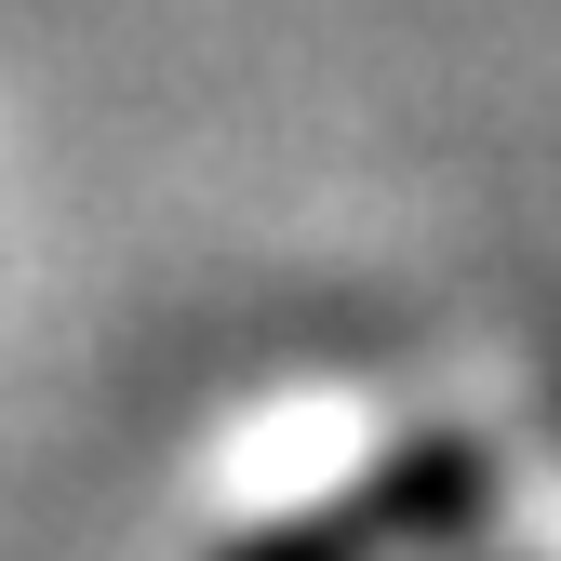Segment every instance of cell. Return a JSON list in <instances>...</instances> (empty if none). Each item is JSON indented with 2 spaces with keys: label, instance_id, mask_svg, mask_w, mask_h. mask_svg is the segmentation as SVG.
I'll list each match as a JSON object with an SVG mask.
<instances>
[{
  "label": "cell",
  "instance_id": "1",
  "mask_svg": "<svg viewBox=\"0 0 561 561\" xmlns=\"http://www.w3.org/2000/svg\"><path fill=\"white\" fill-rule=\"evenodd\" d=\"M468 481H481V468H401L388 495H362V508H321V522H295V535H267L254 561H362V548H375L401 508H468Z\"/></svg>",
  "mask_w": 561,
  "mask_h": 561
}]
</instances>
